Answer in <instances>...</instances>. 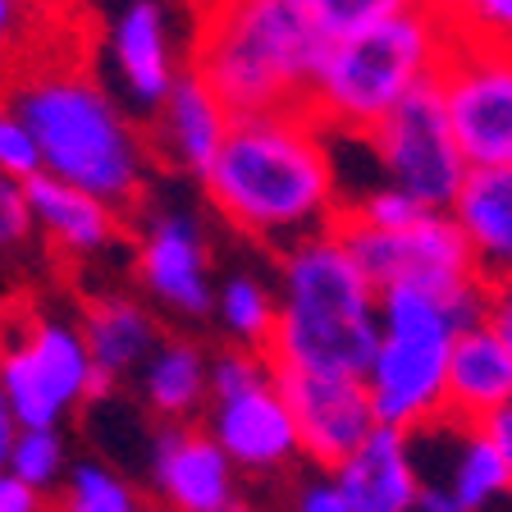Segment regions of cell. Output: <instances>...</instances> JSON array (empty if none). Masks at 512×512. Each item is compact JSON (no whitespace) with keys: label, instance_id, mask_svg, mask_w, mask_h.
I'll list each match as a JSON object with an SVG mask.
<instances>
[{"label":"cell","instance_id":"1","mask_svg":"<svg viewBox=\"0 0 512 512\" xmlns=\"http://www.w3.org/2000/svg\"><path fill=\"white\" fill-rule=\"evenodd\" d=\"M330 133L307 110L234 115L202 188L224 224L256 243L288 247L330 229L343 211Z\"/></svg>","mask_w":512,"mask_h":512},{"label":"cell","instance_id":"2","mask_svg":"<svg viewBox=\"0 0 512 512\" xmlns=\"http://www.w3.org/2000/svg\"><path fill=\"white\" fill-rule=\"evenodd\" d=\"M275 334L266 357L275 371L357 375L380 339V288L352 261L339 229H320L279 252Z\"/></svg>","mask_w":512,"mask_h":512},{"label":"cell","instance_id":"3","mask_svg":"<svg viewBox=\"0 0 512 512\" xmlns=\"http://www.w3.org/2000/svg\"><path fill=\"white\" fill-rule=\"evenodd\" d=\"M19 110L42 151V174L101 197L119 215L147 197L151 151L138 124L83 69H37L5 101Z\"/></svg>","mask_w":512,"mask_h":512},{"label":"cell","instance_id":"4","mask_svg":"<svg viewBox=\"0 0 512 512\" xmlns=\"http://www.w3.org/2000/svg\"><path fill=\"white\" fill-rule=\"evenodd\" d=\"M325 37L302 0H206L188 69L229 115L302 110Z\"/></svg>","mask_w":512,"mask_h":512},{"label":"cell","instance_id":"5","mask_svg":"<svg viewBox=\"0 0 512 512\" xmlns=\"http://www.w3.org/2000/svg\"><path fill=\"white\" fill-rule=\"evenodd\" d=\"M448 51L453 42L439 19L426 5H412L394 19L325 42L302 110L325 133L362 142L398 101L435 83Z\"/></svg>","mask_w":512,"mask_h":512},{"label":"cell","instance_id":"6","mask_svg":"<svg viewBox=\"0 0 512 512\" xmlns=\"http://www.w3.org/2000/svg\"><path fill=\"white\" fill-rule=\"evenodd\" d=\"M485 288L490 284L458 298H439L421 288L380 293V339L362 375L375 426L416 435L444 416L448 352L467 325L485 320Z\"/></svg>","mask_w":512,"mask_h":512},{"label":"cell","instance_id":"7","mask_svg":"<svg viewBox=\"0 0 512 512\" xmlns=\"http://www.w3.org/2000/svg\"><path fill=\"white\" fill-rule=\"evenodd\" d=\"M0 389L23 430H60L78 403H101L110 394L96 384L83 330L55 316H32L0 343Z\"/></svg>","mask_w":512,"mask_h":512},{"label":"cell","instance_id":"8","mask_svg":"<svg viewBox=\"0 0 512 512\" xmlns=\"http://www.w3.org/2000/svg\"><path fill=\"white\" fill-rule=\"evenodd\" d=\"M334 229L380 293L384 288H421L439 298H458V293L485 284L471 261L467 238L448 211H426L407 229H366V224H352L339 215Z\"/></svg>","mask_w":512,"mask_h":512},{"label":"cell","instance_id":"9","mask_svg":"<svg viewBox=\"0 0 512 512\" xmlns=\"http://www.w3.org/2000/svg\"><path fill=\"white\" fill-rule=\"evenodd\" d=\"M362 142L371 147L384 183L407 192L426 211H448L453 197L462 192V183H467V160H462L458 142L448 133L435 83L398 101Z\"/></svg>","mask_w":512,"mask_h":512},{"label":"cell","instance_id":"10","mask_svg":"<svg viewBox=\"0 0 512 512\" xmlns=\"http://www.w3.org/2000/svg\"><path fill=\"white\" fill-rule=\"evenodd\" d=\"M448 133L467 170L512 165V55L490 46H453L435 78Z\"/></svg>","mask_w":512,"mask_h":512},{"label":"cell","instance_id":"11","mask_svg":"<svg viewBox=\"0 0 512 512\" xmlns=\"http://www.w3.org/2000/svg\"><path fill=\"white\" fill-rule=\"evenodd\" d=\"M275 384L298 421L302 458H311L316 467H339L352 448H362V439H371L375 412L357 375L275 371Z\"/></svg>","mask_w":512,"mask_h":512},{"label":"cell","instance_id":"12","mask_svg":"<svg viewBox=\"0 0 512 512\" xmlns=\"http://www.w3.org/2000/svg\"><path fill=\"white\" fill-rule=\"evenodd\" d=\"M138 284L174 316H211V247L188 211H160L147 220L138 243Z\"/></svg>","mask_w":512,"mask_h":512},{"label":"cell","instance_id":"13","mask_svg":"<svg viewBox=\"0 0 512 512\" xmlns=\"http://www.w3.org/2000/svg\"><path fill=\"white\" fill-rule=\"evenodd\" d=\"M206 407H211L206 435L224 448V458L234 462L238 471L270 476V471H284L288 462L302 458L298 421L288 412L275 375L252 384V389H243V394L211 398Z\"/></svg>","mask_w":512,"mask_h":512},{"label":"cell","instance_id":"14","mask_svg":"<svg viewBox=\"0 0 512 512\" xmlns=\"http://www.w3.org/2000/svg\"><path fill=\"white\" fill-rule=\"evenodd\" d=\"M151 490L165 512H229L238 503V467L192 421L160 426L151 439Z\"/></svg>","mask_w":512,"mask_h":512},{"label":"cell","instance_id":"15","mask_svg":"<svg viewBox=\"0 0 512 512\" xmlns=\"http://www.w3.org/2000/svg\"><path fill=\"white\" fill-rule=\"evenodd\" d=\"M110 64L124 96L138 110L156 115L160 101L179 83V46H174V19L165 0H124L110 19Z\"/></svg>","mask_w":512,"mask_h":512},{"label":"cell","instance_id":"16","mask_svg":"<svg viewBox=\"0 0 512 512\" xmlns=\"http://www.w3.org/2000/svg\"><path fill=\"white\" fill-rule=\"evenodd\" d=\"M330 480L348 512H416V494H421L412 444L403 430L384 426H375L362 448H352L339 467H330Z\"/></svg>","mask_w":512,"mask_h":512},{"label":"cell","instance_id":"17","mask_svg":"<svg viewBox=\"0 0 512 512\" xmlns=\"http://www.w3.org/2000/svg\"><path fill=\"white\" fill-rule=\"evenodd\" d=\"M229 124H234V115L224 110V101L188 69V74H179V83L170 87V96L156 110L151 160H165L170 170L202 179L206 165L215 160V151L224 147Z\"/></svg>","mask_w":512,"mask_h":512},{"label":"cell","instance_id":"18","mask_svg":"<svg viewBox=\"0 0 512 512\" xmlns=\"http://www.w3.org/2000/svg\"><path fill=\"white\" fill-rule=\"evenodd\" d=\"M512 407V352L499 334L476 320L453 339L444 384V416L467 426H490L499 412Z\"/></svg>","mask_w":512,"mask_h":512},{"label":"cell","instance_id":"19","mask_svg":"<svg viewBox=\"0 0 512 512\" xmlns=\"http://www.w3.org/2000/svg\"><path fill=\"white\" fill-rule=\"evenodd\" d=\"M448 215L467 238L480 279L485 284L512 279V165L467 170V183L453 197Z\"/></svg>","mask_w":512,"mask_h":512},{"label":"cell","instance_id":"20","mask_svg":"<svg viewBox=\"0 0 512 512\" xmlns=\"http://www.w3.org/2000/svg\"><path fill=\"white\" fill-rule=\"evenodd\" d=\"M23 192H28L32 224H42V234H51L55 247H64L69 256H96L119 238L115 206H106L101 197L74 188V183H60L51 174H32L23 183Z\"/></svg>","mask_w":512,"mask_h":512},{"label":"cell","instance_id":"21","mask_svg":"<svg viewBox=\"0 0 512 512\" xmlns=\"http://www.w3.org/2000/svg\"><path fill=\"white\" fill-rule=\"evenodd\" d=\"M211 357L202 352V343L192 339H160L156 352L138 371V389L147 412L160 426H188L192 416L211 403V380H206Z\"/></svg>","mask_w":512,"mask_h":512},{"label":"cell","instance_id":"22","mask_svg":"<svg viewBox=\"0 0 512 512\" xmlns=\"http://www.w3.org/2000/svg\"><path fill=\"white\" fill-rule=\"evenodd\" d=\"M83 343L92 352V366H96V384L110 389L115 380L124 375L142 371L151 352L160 343V330L151 311L133 298H101L87 307L83 320Z\"/></svg>","mask_w":512,"mask_h":512},{"label":"cell","instance_id":"23","mask_svg":"<svg viewBox=\"0 0 512 512\" xmlns=\"http://www.w3.org/2000/svg\"><path fill=\"white\" fill-rule=\"evenodd\" d=\"M453 448H448V462L444 471H430L421 476V485H435V490L453 494L462 512H490L503 494H512V480H508V462H503L499 444L490 439L485 426H467L458 421L453 430Z\"/></svg>","mask_w":512,"mask_h":512},{"label":"cell","instance_id":"24","mask_svg":"<svg viewBox=\"0 0 512 512\" xmlns=\"http://www.w3.org/2000/svg\"><path fill=\"white\" fill-rule=\"evenodd\" d=\"M215 320L229 343L238 348H256L266 352L270 334H275V316H279V302H275V288L266 284L261 275H229L224 284H215Z\"/></svg>","mask_w":512,"mask_h":512},{"label":"cell","instance_id":"25","mask_svg":"<svg viewBox=\"0 0 512 512\" xmlns=\"http://www.w3.org/2000/svg\"><path fill=\"white\" fill-rule=\"evenodd\" d=\"M60 512H142V494L119 467L78 458L60 480Z\"/></svg>","mask_w":512,"mask_h":512},{"label":"cell","instance_id":"26","mask_svg":"<svg viewBox=\"0 0 512 512\" xmlns=\"http://www.w3.org/2000/svg\"><path fill=\"white\" fill-rule=\"evenodd\" d=\"M453 46H490L512 55V0H421Z\"/></svg>","mask_w":512,"mask_h":512},{"label":"cell","instance_id":"27","mask_svg":"<svg viewBox=\"0 0 512 512\" xmlns=\"http://www.w3.org/2000/svg\"><path fill=\"white\" fill-rule=\"evenodd\" d=\"M5 471L19 476L23 485L37 490V494L60 490L64 471H69V448H64V435L60 430H19Z\"/></svg>","mask_w":512,"mask_h":512},{"label":"cell","instance_id":"28","mask_svg":"<svg viewBox=\"0 0 512 512\" xmlns=\"http://www.w3.org/2000/svg\"><path fill=\"white\" fill-rule=\"evenodd\" d=\"M412 5H421V0H302V10L311 14V23H316V32L325 42L394 19V14L412 10Z\"/></svg>","mask_w":512,"mask_h":512},{"label":"cell","instance_id":"29","mask_svg":"<svg viewBox=\"0 0 512 512\" xmlns=\"http://www.w3.org/2000/svg\"><path fill=\"white\" fill-rule=\"evenodd\" d=\"M270 375H275V366H270L266 352L238 348V343H229V348L211 352V366H206V380H211V398L243 394V389H252V384L270 380Z\"/></svg>","mask_w":512,"mask_h":512},{"label":"cell","instance_id":"30","mask_svg":"<svg viewBox=\"0 0 512 512\" xmlns=\"http://www.w3.org/2000/svg\"><path fill=\"white\" fill-rule=\"evenodd\" d=\"M339 215L343 220H352V224H366V229H407V224H416L421 215H426V206L412 202L407 192L380 183V188L362 192L352 206H343Z\"/></svg>","mask_w":512,"mask_h":512},{"label":"cell","instance_id":"31","mask_svg":"<svg viewBox=\"0 0 512 512\" xmlns=\"http://www.w3.org/2000/svg\"><path fill=\"white\" fill-rule=\"evenodd\" d=\"M0 174H10L19 183H28L32 174H42V151H37L32 128L5 101H0Z\"/></svg>","mask_w":512,"mask_h":512},{"label":"cell","instance_id":"32","mask_svg":"<svg viewBox=\"0 0 512 512\" xmlns=\"http://www.w3.org/2000/svg\"><path fill=\"white\" fill-rule=\"evenodd\" d=\"M32 234V211H28V192L19 179L0 174V247H19Z\"/></svg>","mask_w":512,"mask_h":512},{"label":"cell","instance_id":"33","mask_svg":"<svg viewBox=\"0 0 512 512\" xmlns=\"http://www.w3.org/2000/svg\"><path fill=\"white\" fill-rule=\"evenodd\" d=\"M28 19H32V0H0V69L14 60L19 42L28 37Z\"/></svg>","mask_w":512,"mask_h":512},{"label":"cell","instance_id":"34","mask_svg":"<svg viewBox=\"0 0 512 512\" xmlns=\"http://www.w3.org/2000/svg\"><path fill=\"white\" fill-rule=\"evenodd\" d=\"M485 325H490L512 352V279H499V284L485 288Z\"/></svg>","mask_w":512,"mask_h":512},{"label":"cell","instance_id":"35","mask_svg":"<svg viewBox=\"0 0 512 512\" xmlns=\"http://www.w3.org/2000/svg\"><path fill=\"white\" fill-rule=\"evenodd\" d=\"M293 512H348V503L339 499V490H334V480H311V485H302L298 499H293Z\"/></svg>","mask_w":512,"mask_h":512},{"label":"cell","instance_id":"36","mask_svg":"<svg viewBox=\"0 0 512 512\" xmlns=\"http://www.w3.org/2000/svg\"><path fill=\"white\" fill-rule=\"evenodd\" d=\"M0 512H46V503H42V494L28 490L19 476L0 471Z\"/></svg>","mask_w":512,"mask_h":512},{"label":"cell","instance_id":"37","mask_svg":"<svg viewBox=\"0 0 512 512\" xmlns=\"http://www.w3.org/2000/svg\"><path fill=\"white\" fill-rule=\"evenodd\" d=\"M19 416H14V407H10V398H5V389H0V471H5V462H10V448H14V439H19Z\"/></svg>","mask_w":512,"mask_h":512},{"label":"cell","instance_id":"38","mask_svg":"<svg viewBox=\"0 0 512 512\" xmlns=\"http://www.w3.org/2000/svg\"><path fill=\"white\" fill-rule=\"evenodd\" d=\"M485 430H490V439H494V444H499L503 462H508V480H512V407H508V412H499V416H494V421H490V426H485Z\"/></svg>","mask_w":512,"mask_h":512},{"label":"cell","instance_id":"39","mask_svg":"<svg viewBox=\"0 0 512 512\" xmlns=\"http://www.w3.org/2000/svg\"><path fill=\"white\" fill-rule=\"evenodd\" d=\"M416 512H462V508L453 503V494L435 490V485H421V494H416Z\"/></svg>","mask_w":512,"mask_h":512},{"label":"cell","instance_id":"40","mask_svg":"<svg viewBox=\"0 0 512 512\" xmlns=\"http://www.w3.org/2000/svg\"><path fill=\"white\" fill-rule=\"evenodd\" d=\"M229 512H247V508H243V503H234V508H229Z\"/></svg>","mask_w":512,"mask_h":512}]
</instances>
